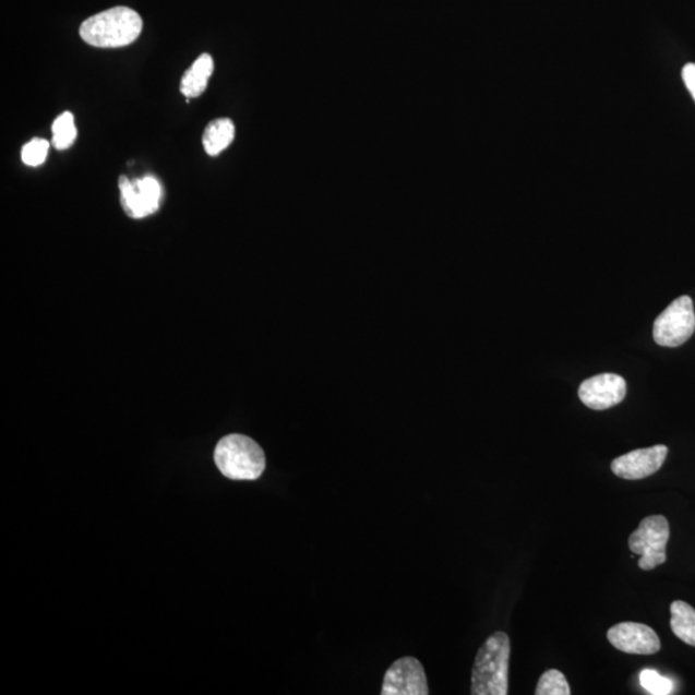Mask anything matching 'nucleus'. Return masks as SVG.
<instances>
[{
    "label": "nucleus",
    "mask_w": 695,
    "mask_h": 695,
    "mask_svg": "<svg viewBox=\"0 0 695 695\" xmlns=\"http://www.w3.org/2000/svg\"><path fill=\"white\" fill-rule=\"evenodd\" d=\"M143 28L142 17L129 7H115L85 20L81 37L97 48H119L137 40Z\"/></svg>",
    "instance_id": "obj_1"
},
{
    "label": "nucleus",
    "mask_w": 695,
    "mask_h": 695,
    "mask_svg": "<svg viewBox=\"0 0 695 695\" xmlns=\"http://www.w3.org/2000/svg\"><path fill=\"white\" fill-rule=\"evenodd\" d=\"M511 639L503 632L494 633L479 648L471 671L472 695H506Z\"/></svg>",
    "instance_id": "obj_2"
},
{
    "label": "nucleus",
    "mask_w": 695,
    "mask_h": 695,
    "mask_svg": "<svg viewBox=\"0 0 695 695\" xmlns=\"http://www.w3.org/2000/svg\"><path fill=\"white\" fill-rule=\"evenodd\" d=\"M214 462L221 475L232 481H255L266 469V456L260 444L242 434L221 439L215 447Z\"/></svg>",
    "instance_id": "obj_3"
},
{
    "label": "nucleus",
    "mask_w": 695,
    "mask_h": 695,
    "mask_svg": "<svg viewBox=\"0 0 695 695\" xmlns=\"http://www.w3.org/2000/svg\"><path fill=\"white\" fill-rule=\"evenodd\" d=\"M669 540V520L663 515H651L630 536L628 547L634 554L642 556L639 567L643 571H651L668 561L666 548Z\"/></svg>",
    "instance_id": "obj_4"
},
{
    "label": "nucleus",
    "mask_w": 695,
    "mask_h": 695,
    "mask_svg": "<svg viewBox=\"0 0 695 695\" xmlns=\"http://www.w3.org/2000/svg\"><path fill=\"white\" fill-rule=\"evenodd\" d=\"M695 329L693 300L680 297L659 314L654 326L658 346L676 348L692 338Z\"/></svg>",
    "instance_id": "obj_5"
},
{
    "label": "nucleus",
    "mask_w": 695,
    "mask_h": 695,
    "mask_svg": "<svg viewBox=\"0 0 695 695\" xmlns=\"http://www.w3.org/2000/svg\"><path fill=\"white\" fill-rule=\"evenodd\" d=\"M120 202L128 217L141 219L159 211L163 189L154 177L129 181L125 176L119 178Z\"/></svg>",
    "instance_id": "obj_6"
},
{
    "label": "nucleus",
    "mask_w": 695,
    "mask_h": 695,
    "mask_svg": "<svg viewBox=\"0 0 695 695\" xmlns=\"http://www.w3.org/2000/svg\"><path fill=\"white\" fill-rule=\"evenodd\" d=\"M383 695H428V680L419 659L404 657L397 659L385 672Z\"/></svg>",
    "instance_id": "obj_7"
},
{
    "label": "nucleus",
    "mask_w": 695,
    "mask_h": 695,
    "mask_svg": "<svg viewBox=\"0 0 695 695\" xmlns=\"http://www.w3.org/2000/svg\"><path fill=\"white\" fill-rule=\"evenodd\" d=\"M607 636L615 649L630 655L650 656L661 649V640L655 630L643 623H619L609 628Z\"/></svg>",
    "instance_id": "obj_8"
},
{
    "label": "nucleus",
    "mask_w": 695,
    "mask_h": 695,
    "mask_svg": "<svg viewBox=\"0 0 695 695\" xmlns=\"http://www.w3.org/2000/svg\"><path fill=\"white\" fill-rule=\"evenodd\" d=\"M626 392L625 379L615 374H601L585 380L579 386L578 396L591 410L603 411L621 404Z\"/></svg>",
    "instance_id": "obj_9"
},
{
    "label": "nucleus",
    "mask_w": 695,
    "mask_h": 695,
    "mask_svg": "<svg viewBox=\"0 0 695 695\" xmlns=\"http://www.w3.org/2000/svg\"><path fill=\"white\" fill-rule=\"evenodd\" d=\"M669 448L663 444L643 450H635L632 453L615 458L612 463V471L615 476L637 481V479L654 476L668 457Z\"/></svg>",
    "instance_id": "obj_10"
},
{
    "label": "nucleus",
    "mask_w": 695,
    "mask_h": 695,
    "mask_svg": "<svg viewBox=\"0 0 695 695\" xmlns=\"http://www.w3.org/2000/svg\"><path fill=\"white\" fill-rule=\"evenodd\" d=\"M214 71V61L211 55L204 53L191 64L181 81V92L185 98L202 96L207 87Z\"/></svg>",
    "instance_id": "obj_11"
},
{
    "label": "nucleus",
    "mask_w": 695,
    "mask_h": 695,
    "mask_svg": "<svg viewBox=\"0 0 695 695\" xmlns=\"http://www.w3.org/2000/svg\"><path fill=\"white\" fill-rule=\"evenodd\" d=\"M235 140V124L231 119L219 118L211 121L205 128L203 145L205 153L217 156L231 145Z\"/></svg>",
    "instance_id": "obj_12"
},
{
    "label": "nucleus",
    "mask_w": 695,
    "mask_h": 695,
    "mask_svg": "<svg viewBox=\"0 0 695 695\" xmlns=\"http://www.w3.org/2000/svg\"><path fill=\"white\" fill-rule=\"evenodd\" d=\"M671 630L680 640L695 647V609L685 601H673L670 608Z\"/></svg>",
    "instance_id": "obj_13"
},
{
    "label": "nucleus",
    "mask_w": 695,
    "mask_h": 695,
    "mask_svg": "<svg viewBox=\"0 0 695 695\" xmlns=\"http://www.w3.org/2000/svg\"><path fill=\"white\" fill-rule=\"evenodd\" d=\"M52 133V145L57 149H67L73 146L77 135L74 115L71 112L60 115V117L55 120Z\"/></svg>",
    "instance_id": "obj_14"
},
{
    "label": "nucleus",
    "mask_w": 695,
    "mask_h": 695,
    "mask_svg": "<svg viewBox=\"0 0 695 695\" xmlns=\"http://www.w3.org/2000/svg\"><path fill=\"white\" fill-rule=\"evenodd\" d=\"M535 693L536 695H570L571 687L561 671L549 670L540 678Z\"/></svg>",
    "instance_id": "obj_15"
},
{
    "label": "nucleus",
    "mask_w": 695,
    "mask_h": 695,
    "mask_svg": "<svg viewBox=\"0 0 695 695\" xmlns=\"http://www.w3.org/2000/svg\"><path fill=\"white\" fill-rule=\"evenodd\" d=\"M640 685L649 694L669 695L673 693V684L670 679L664 678L655 670H644L640 673Z\"/></svg>",
    "instance_id": "obj_16"
},
{
    "label": "nucleus",
    "mask_w": 695,
    "mask_h": 695,
    "mask_svg": "<svg viewBox=\"0 0 695 695\" xmlns=\"http://www.w3.org/2000/svg\"><path fill=\"white\" fill-rule=\"evenodd\" d=\"M49 143L46 140L34 139L23 147L21 157L28 167H39L46 161Z\"/></svg>",
    "instance_id": "obj_17"
},
{
    "label": "nucleus",
    "mask_w": 695,
    "mask_h": 695,
    "mask_svg": "<svg viewBox=\"0 0 695 695\" xmlns=\"http://www.w3.org/2000/svg\"><path fill=\"white\" fill-rule=\"evenodd\" d=\"M683 81L695 101V63H686L683 69Z\"/></svg>",
    "instance_id": "obj_18"
}]
</instances>
